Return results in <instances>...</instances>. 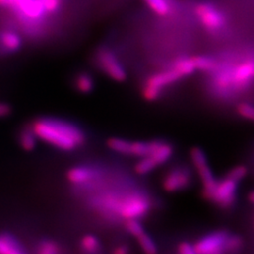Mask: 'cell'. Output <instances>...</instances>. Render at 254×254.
I'll list each match as a JSON object with an SVG mask.
<instances>
[{
    "label": "cell",
    "mask_w": 254,
    "mask_h": 254,
    "mask_svg": "<svg viewBox=\"0 0 254 254\" xmlns=\"http://www.w3.org/2000/svg\"><path fill=\"white\" fill-rule=\"evenodd\" d=\"M249 199H250V200H251V201H252V202H253V203L254 204V191L250 194V196H249Z\"/></svg>",
    "instance_id": "obj_33"
},
{
    "label": "cell",
    "mask_w": 254,
    "mask_h": 254,
    "mask_svg": "<svg viewBox=\"0 0 254 254\" xmlns=\"http://www.w3.org/2000/svg\"><path fill=\"white\" fill-rule=\"evenodd\" d=\"M74 88L80 93H90L94 89V79L92 78L90 73H77L73 80Z\"/></svg>",
    "instance_id": "obj_19"
},
{
    "label": "cell",
    "mask_w": 254,
    "mask_h": 254,
    "mask_svg": "<svg viewBox=\"0 0 254 254\" xmlns=\"http://www.w3.org/2000/svg\"><path fill=\"white\" fill-rule=\"evenodd\" d=\"M23 46V39L13 30L0 32V49L6 53H15Z\"/></svg>",
    "instance_id": "obj_14"
},
{
    "label": "cell",
    "mask_w": 254,
    "mask_h": 254,
    "mask_svg": "<svg viewBox=\"0 0 254 254\" xmlns=\"http://www.w3.org/2000/svg\"><path fill=\"white\" fill-rule=\"evenodd\" d=\"M97 172L89 166H74L67 172V179L71 184L81 186L89 184L97 177Z\"/></svg>",
    "instance_id": "obj_12"
},
{
    "label": "cell",
    "mask_w": 254,
    "mask_h": 254,
    "mask_svg": "<svg viewBox=\"0 0 254 254\" xmlns=\"http://www.w3.org/2000/svg\"><path fill=\"white\" fill-rule=\"evenodd\" d=\"M46 0H0V8L9 9L28 33L38 35L48 15Z\"/></svg>",
    "instance_id": "obj_2"
},
{
    "label": "cell",
    "mask_w": 254,
    "mask_h": 254,
    "mask_svg": "<svg viewBox=\"0 0 254 254\" xmlns=\"http://www.w3.org/2000/svg\"><path fill=\"white\" fill-rule=\"evenodd\" d=\"M191 179L190 172L187 167L176 166L164 176L162 187L167 192L183 190L190 186Z\"/></svg>",
    "instance_id": "obj_9"
},
{
    "label": "cell",
    "mask_w": 254,
    "mask_h": 254,
    "mask_svg": "<svg viewBox=\"0 0 254 254\" xmlns=\"http://www.w3.org/2000/svg\"><path fill=\"white\" fill-rule=\"evenodd\" d=\"M173 154V147L172 144L166 142V141H161L158 140L156 147L154 149L153 154L150 155L155 161V163L159 165H162L166 162H168Z\"/></svg>",
    "instance_id": "obj_16"
},
{
    "label": "cell",
    "mask_w": 254,
    "mask_h": 254,
    "mask_svg": "<svg viewBox=\"0 0 254 254\" xmlns=\"http://www.w3.org/2000/svg\"><path fill=\"white\" fill-rule=\"evenodd\" d=\"M129 252V249L126 245H119L113 250V254H127Z\"/></svg>",
    "instance_id": "obj_32"
},
{
    "label": "cell",
    "mask_w": 254,
    "mask_h": 254,
    "mask_svg": "<svg viewBox=\"0 0 254 254\" xmlns=\"http://www.w3.org/2000/svg\"><path fill=\"white\" fill-rule=\"evenodd\" d=\"M11 113V108L9 104L0 102V118H5Z\"/></svg>",
    "instance_id": "obj_31"
},
{
    "label": "cell",
    "mask_w": 254,
    "mask_h": 254,
    "mask_svg": "<svg viewBox=\"0 0 254 254\" xmlns=\"http://www.w3.org/2000/svg\"><path fill=\"white\" fill-rule=\"evenodd\" d=\"M31 127L39 140L63 152H73L86 142L81 127L73 122L56 117L35 120Z\"/></svg>",
    "instance_id": "obj_1"
},
{
    "label": "cell",
    "mask_w": 254,
    "mask_h": 254,
    "mask_svg": "<svg viewBox=\"0 0 254 254\" xmlns=\"http://www.w3.org/2000/svg\"><path fill=\"white\" fill-rule=\"evenodd\" d=\"M146 6L158 16H167L173 11L172 0H142Z\"/></svg>",
    "instance_id": "obj_18"
},
{
    "label": "cell",
    "mask_w": 254,
    "mask_h": 254,
    "mask_svg": "<svg viewBox=\"0 0 254 254\" xmlns=\"http://www.w3.org/2000/svg\"><path fill=\"white\" fill-rule=\"evenodd\" d=\"M194 13L200 26L213 35L223 32L228 27L229 17L217 4L202 1L195 6Z\"/></svg>",
    "instance_id": "obj_5"
},
{
    "label": "cell",
    "mask_w": 254,
    "mask_h": 254,
    "mask_svg": "<svg viewBox=\"0 0 254 254\" xmlns=\"http://www.w3.org/2000/svg\"><path fill=\"white\" fill-rule=\"evenodd\" d=\"M237 185V182L228 178L227 176L224 179L218 180L207 200L216 203L221 208L231 207L236 201Z\"/></svg>",
    "instance_id": "obj_8"
},
{
    "label": "cell",
    "mask_w": 254,
    "mask_h": 254,
    "mask_svg": "<svg viewBox=\"0 0 254 254\" xmlns=\"http://www.w3.org/2000/svg\"><path fill=\"white\" fill-rule=\"evenodd\" d=\"M95 204L98 208L113 212L126 220L142 218L150 210L149 200L145 196L136 193L122 197L106 195L98 198Z\"/></svg>",
    "instance_id": "obj_3"
},
{
    "label": "cell",
    "mask_w": 254,
    "mask_h": 254,
    "mask_svg": "<svg viewBox=\"0 0 254 254\" xmlns=\"http://www.w3.org/2000/svg\"><path fill=\"white\" fill-rule=\"evenodd\" d=\"M229 233L218 231L203 236L194 245L196 254H218L224 253V246Z\"/></svg>",
    "instance_id": "obj_10"
},
{
    "label": "cell",
    "mask_w": 254,
    "mask_h": 254,
    "mask_svg": "<svg viewBox=\"0 0 254 254\" xmlns=\"http://www.w3.org/2000/svg\"><path fill=\"white\" fill-rule=\"evenodd\" d=\"M130 142L129 140L120 138V137H111L109 138L107 142L108 147L110 150H112L115 153L124 154V155H129V150H130Z\"/></svg>",
    "instance_id": "obj_23"
},
{
    "label": "cell",
    "mask_w": 254,
    "mask_h": 254,
    "mask_svg": "<svg viewBox=\"0 0 254 254\" xmlns=\"http://www.w3.org/2000/svg\"><path fill=\"white\" fill-rule=\"evenodd\" d=\"M181 78L183 77L180 75V73L171 66L168 69H165L163 71L150 75L144 85L151 88H154L158 91H163L165 87L172 85Z\"/></svg>",
    "instance_id": "obj_11"
},
{
    "label": "cell",
    "mask_w": 254,
    "mask_h": 254,
    "mask_svg": "<svg viewBox=\"0 0 254 254\" xmlns=\"http://www.w3.org/2000/svg\"><path fill=\"white\" fill-rule=\"evenodd\" d=\"M138 244L140 246L141 250L148 254H154L157 253V246L155 244L153 238L149 235H147L145 232L138 236L137 238Z\"/></svg>",
    "instance_id": "obj_25"
},
{
    "label": "cell",
    "mask_w": 254,
    "mask_h": 254,
    "mask_svg": "<svg viewBox=\"0 0 254 254\" xmlns=\"http://www.w3.org/2000/svg\"><path fill=\"white\" fill-rule=\"evenodd\" d=\"M39 254H58L62 253V247L53 239H42L36 245Z\"/></svg>",
    "instance_id": "obj_22"
},
{
    "label": "cell",
    "mask_w": 254,
    "mask_h": 254,
    "mask_svg": "<svg viewBox=\"0 0 254 254\" xmlns=\"http://www.w3.org/2000/svg\"><path fill=\"white\" fill-rule=\"evenodd\" d=\"M248 174V169L244 165H238L236 166L235 168H233L227 174L228 178L234 180V181L239 182L242 181Z\"/></svg>",
    "instance_id": "obj_28"
},
{
    "label": "cell",
    "mask_w": 254,
    "mask_h": 254,
    "mask_svg": "<svg viewBox=\"0 0 254 254\" xmlns=\"http://www.w3.org/2000/svg\"><path fill=\"white\" fill-rule=\"evenodd\" d=\"M79 247L86 254H96L101 251L100 240L93 235H86L80 239Z\"/></svg>",
    "instance_id": "obj_21"
},
{
    "label": "cell",
    "mask_w": 254,
    "mask_h": 254,
    "mask_svg": "<svg viewBox=\"0 0 254 254\" xmlns=\"http://www.w3.org/2000/svg\"><path fill=\"white\" fill-rule=\"evenodd\" d=\"M172 67L180 73L182 77L191 75L196 71L192 58L190 57H179L173 61Z\"/></svg>",
    "instance_id": "obj_20"
},
{
    "label": "cell",
    "mask_w": 254,
    "mask_h": 254,
    "mask_svg": "<svg viewBox=\"0 0 254 254\" xmlns=\"http://www.w3.org/2000/svg\"><path fill=\"white\" fill-rule=\"evenodd\" d=\"M191 161L197 170L200 176V181L202 183V194L203 197L207 200L212 191L214 190L218 180L216 179L211 168L209 167L208 161L204 152L195 147L190 151Z\"/></svg>",
    "instance_id": "obj_7"
},
{
    "label": "cell",
    "mask_w": 254,
    "mask_h": 254,
    "mask_svg": "<svg viewBox=\"0 0 254 254\" xmlns=\"http://www.w3.org/2000/svg\"><path fill=\"white\" fill-rule=\"evenodd\" d=\"M192 58V62L195 66L196 71L205 72V73H212L218 66V61L208 55H197Z\"/></svg>",
    "instance_id": "obj_15"
},
{
    "label": "cell",
    "mask_w": 254,
    "mask_h": 254,
    "mask_svg": "<svg viewBox=\"0 0 254 254\" xmlns=\"http://www.w3.org/2000/svg\"><path fill=\"white\" fill-rule=\"evenodd\" d=\"M242 246L243 240L240 236L229 234L224 246V253H236L241 250Z\"/></svg>",
    "instance_id": "obj_26"
},
{
    "label": "cell",
    "mask_w": 254,
    "mask_h": 254,
    "mask_svg": "<svg viewBox=\"0 0 254 254\" xmlns=\"http://www.w3.org/2000/svg\"><path fill=\"white\" fill-rule=\"evenodd\" d=\"M216 86L221 90L240 91L248 88L254 81V58H247L234 66H219L215 71Z\"/></svg>",
    "instance_id": "obj_4"
},
{
    "label": "cell",
    "mask_w": 254,
    "mask_h": 254,
    "mask_svg": "<svg viewBox=\"0 0 254 254\" xmlns=\"http://www.w3.org/2000/svg\"><path fill=\"white\" fill-rule=\"evenodd\" d=\"M98 67L111 79L124 82L127 79V71L120 62L117 55L108 46H101L95 54Z\"/></svg>",
    "instance_id": "obj_6"
},
{
    "label": "cell",
    "mask_w": 254,
    "mask_h": 254,
    "mask_svg": "<svg viewBox=\"0 0 254 254\" xmlns=\"http://www.w3.org/2000/svg\"><path fill=\"white\" fill-rule=\"evenodd\" d=\"M157 166L158 165L155 163V161L152 157H150V156L140 157V159L136 162V166H135V172L138 175H146V174L153 172Z\"/></svg>",
    "instance_id": "obj_24"
},
{
    "label": "cell",
    "mask_w": 254,
    "mask_h": 254,
    "mask_svg": "<svg viewBox=\"0 0 254 254\" xmlns=\"http://www.w3.org/2000/svg\"><path fill=\"white\" fill-rule=\"evenodd\" d=\"M178 253L181 254H195L196 251H195V247L192 245L190 242H181L178 247H177Z\"/></svg>",
    "instance_id": "obj_30"
},
{
    "label": "cell",
    "mask_w": 254,
    "mask_h": 254,
    "mask_svg": "<svg viewBox=\"0 0 254 254\" xmlns=\"http://www.w3.org/2000/svg\"><path fill=\"white\" fill-rule=\"evenodd\" d=\"M38 140L39 139L31 126L23 128L19 134V144L24 151H27V152L33 151L37 147Z\"/></svg>",
    "instance_id": "obj_17"
},
{
    "label": "cell",
    "mask_w": 254,
    "mask_h": 254,
    "mask_svg": "<svg viewBox=\"0 0 254 254\" xmlns=\"http://www.w3.org/2000/svg\"><path fill=\"white\" fill-rule=\"evenodd\" d=\"M237 113L243 118L254 122V106L249 103H241L236 108Z\"/></svg>",
    "instance_id": "obj_29"
},
{
    "label": "cell",
    "mask_w": 254,
    "mask_h": 254,
    "mask_svg": "<svg viewBox=\"0 0 254 254\" xmlns=\"http://www.w3.org/2000/svg\"><path fill=\"white\" fill-rule=\"evenodd\" d=\"M27 251L18 238L7 232L0 233V254H25Z\"/></svg>",
    "instance_id": "obj_13"
},
{
    "label": "cell",
    "mask_w": 254,
    "mask_h": 254,
    "mask_svg": "<svg viewBox=\"0 0 254 254\" xmlns=\"http://www.w3.org/2000/svg\"><path fill=\"white\" fill-rule=\"evenodd\" d=\"M126 229L127 232L134 237L137 238L140 235H142L145 231L142 225L139 223L138 219H128L126 223Z\"/></svg>",
    "instance_id": "obj_27"
}]
</instances>
